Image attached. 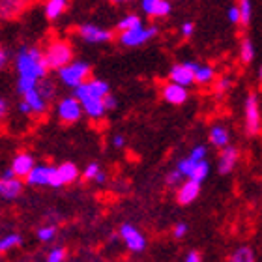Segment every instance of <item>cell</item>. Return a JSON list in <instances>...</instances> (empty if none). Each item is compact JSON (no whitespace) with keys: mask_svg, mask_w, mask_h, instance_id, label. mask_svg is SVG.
<instances>
[{"mask_svg":"<svg viewBox=\"0 0 262 262\" xmlns=\"http://www.w3.org/2000/svg\"><path fill=\"white\" fill-rule=\"evenodd\" d=\"M103 107H105V111H115L116 107H118V99L113 96V94H107L103 98Z\"/></svg>","mask_w":262,"mask_h":262,"instance_id":"obj_37","label":"cell"},{"mask_svg":"<svg viewBox=\"0 0 262 262\" xmlns=\"http://www.w3.org/2000/svg\"><path fill=\"white\" fill-rule=\"evenodd\" d=\"M255 60V43L249 38H244L240 43V62L244 66H249Z\"/></svg>","mask_w":262,"mask_h":262,"instance_id":"obj_24","label":"cell"},{"mask_svg":"<svg viewBox=\"0 0 262 262\" xmlns=\"http://www.w3.org/2000/svg\"><path fill=\"white\" fill-rule=\"evenodd\" d=\"M56 73H58V79H60L64 86L77 88L92 75V68L84 60H71L70 64L62 66L60 70H56Z\"/></svg>","mask_w":262,"mask_h":262,"instance_id":"obj_3","label":"cell"},{"mask_svg":"<svg viewBox=\"0 0 262 262\" xmlns=\"http://www.w3.org/2000/svg\"><path fill=\"white\" fill-rule=\"evenodd\" d=\"M238 11H240V25L242 27H247L251 23L253 17V4L251 0H238Z\"/></svg>","mask_w":262,"mask_h":262,"instance_id":"obj_28","label":"cell"},{"mask_svg":"<svg viewBox=\"0 0 262 262\" xmlns=\"http://www.w3.org/2000/svg\"><path fill=\"white\" fill-rule=\"evenodd\" d=\"M182 180H184V176L180 174V170H178V169H174L172 172H169V174H167V178H165V182H167V186H169V187H176Z\"/></svg>","mask_w":262,"mask_h":262,"instance_id":"obj_35","label":"cell"},{"mask_svg":"<svg viewBox=\"0 0 262 262\" xmlns=\"http://www.w3.org/2000/svg\"><path fill=\"white\" fill-rule=\"evenodd\" d=\"M41 53H43L45 64H47L49 71L60 70L62 66L70 64L73 60V56H75L73 45L68 39H58V38L47 41V45L41 49Z\"/></svg>","mask_w":262,"mask_h":262,"instance_id":"obj_2","label":"cell"},{"mask_svg":"<svg viewBox=\"0 0 262 262\" xmlns=\"http://www.w3.org/2000/svg\"><path fill=\"white\" fill-rule=\"evenodd\" d=\"M184 262H202V257L199 251H189L184 258Z\"/></svg>","mask_w":262,"mask_h":262,"instance_id":"obj_43","label":"cell"},{"mask_svg":"<svg viewBox=\"0 0 262 262\" xmlns=\"http://www.w3.org/2000/svg\"><path fill=\"white\" fill-rule=\"evenodd\" d=\"M118 234H120V238L124 240V244H126V247L129 251L141 253L146 249V238H144V234H142L137 227H133V225L124 223L120 227V230H118Z\"/></svg>","mask_w":262,"mask_h":262,"instance_id":"obj_10","label":"cell"},{"mask_svg":"<svg viewBox=\"0 0 262 262\" xmlns=\"http://www.w3.org/2000/svg\"><path fill=\"white\" fill-rule=\"evenodd\" d=\"M206 156H208V150H206V146H202V144L195 146L191 150V154H189V158H191L193 161H202V159H206Z\"/></svg>","mask_w":262,"mask_h":262,"instance_id":"obj_36","label":"cell"},{"mask_svg":"<svg viewBox=\"0 0 262 262\" xmlns=\"http://www.w3.org/2000/svg\"><path fill=\"white\" fill-rule=\"evenodd\" d=\"M70 0H43V13L47 21H56L68 11Z\"/></svg>","mask_w":262,"mask_h":262,"instance_id":"obj_19","label":"cell"},{"mask_svg":"<svg viewBox=\"0 0 262 262\" xmlns=\"http://www.w3.org/2000/svg\"><path fill=\"white\" fill-rule=\"evenodd\" d=\"M8 64H10V53L4 45H0V71H4Z\"/></svg>","mask_w":262,"mask_h":262,"instance_id":"obj_39","label":"cell"},{"mask_svg":"<svg viewBox=\"0 0 262 262\" xmlns=\"http://www.w3.org/2000/svg\"><path fill=\"white\" fill-rule=\"evenodd\" d=\"M23 193V180L17 176H0V196L4 201H17Z\"/></svg>","mask_w":262,"mask_h":262,"instance_id":"obj_17","label":"cell"},{"mask_svg":"<svg viewBox=\"0 0 262 262\" xmlns=\"http://www.w3.org/2000/svg\"><path fill=\"white\" fill-rule=\"evenodd\" d=\"M187 234V225L186 223H176L174 229H172V236L174 238H184Z\"/></svg>","mask_w":262,"mask_h":262,"instance_id":"obj_41","label":"cell"},{"mask_svg":"<svg viewBox=\"0 0 262 262\" xmlns=\"http://www.w3.org/2000/svg\"><path fill=\"white\" fill-rule=\"evenodd\" d=\"M32 0H0V21H15L27 13Z\"/></svg>","mask_w":262,"mask_h":262,"instance_id":"obj_11","label":"cell"},{"mask_svg":"<svg viewBox=\"0 0 262 262\" xmlns=\"http://www.w3.org/2000/svg\"><path fill=\"white\" fill-rule=\"evenodd\" d=\"M159 32V28L156 25H144L142 23L141 27L131 28L126 32H118V43L122 47H127V49H133V47H141V45L148 43L152 38H156Z\"/></svg>","mask_w":262,"mask_h":262,"instance_id":"obj_4","label":"cell"},{"mask_svg":"<svg viewBox=\"0 0 262 262\" xmlns=\"http://www.w3.org/2000/svg\"><path fill=\"white\" fill-rule=\"evenodd\" d=\"M176 187H178L176 201H178V204H182V206H187V204L195 202L196 199H199V195H201V184L191 180V178H187L186 182L182 180Z\"/></svg>","mask_w":262,"mask_h":262,"instance_id":"obj_14","label":"cell"},{"mask_svg":"<svg viewBox=\"0 0 262 262\" xmlns=\"http://www.w3.org/2000/svg\"><path fill=\"white\" fill-rule=\"evenodd\" d=\"M36 165V159H34L32 154L28 152H19L13 158V161H11V172H13V176H17V178H25V176L32 170V167Z\"/></svg>","mask_w":262,"mask_h":262,"instance_id":"obj_18","label":"cell"},{"mask_svg":"<svg viewBox=\"0 0 262 262\" xmlns=\"http://www.w3.org/2000/svg\"><path fill=\"white\" fill-rule=\"evenodd\" d=\"M215 79V68L208 64H195V71H193V82L206 86L212 84V81Z\"/></svg>","mask_w":262,"mask_h":262,"instance_id":"obj_21","label":"cell"},{"mask_svg":"<svg viewBox=\"0 0 262 262\" xmlns=\"http://www.w3.org/2000/svg\"><path fill=\"white\" fill-rule=\"evenodd\" d=\"M113 4H127V2H133V0H111Z\"/></svg>","mask_w":262,"mask_h":262,"instance_id":"obj_46","label":"cell"},{"mask_svg":"<svg viewBox=\"0 0 262 262\" xmlns=\"http://www.w3.org/2000/svg\"><path fill=\"white\" fill-rule=\"evenodd\" d=\"M229 262H255V253H253L251 247L242 246V247H238L232 255H230Z\"/></svg>","mask_w":262,"mask_h":262,"instance_id":"obj_30","label":"cell"},{"mask_svg":"<svg viewBox=\"0 0 262 262\" xmlns=\"http://www.w3.org/2000/svg\"><path fill=\"white\" fill-rule=\"evenodd\" d=\"M8 111H10V105L6 101L4 98H0V124L6 120V116H8Z\"/></svg>","mask_w":262,"mask_h":262,"instance_id":"obj_42","label":"cell"},{"mask_svg":"<svg viewBox=\"0 0 262 262\" xmlns=\"http://www.w3.org/2000/svg\"><path fill=\"white\" fill-rule=\"evenodd\" d=\"M161 96L170 105H184L189 99V90H187V86H182L178 82L167 81L161 86Z\"/></svg>","mask_w":262,"mask_h":262,"instance_id":"obj_13","label":"cell"},{"mask_svg":"<svg viewBox=\"0 0 262 262\" xmlns=\"http://www.w3.org/2000/svg\"><path fill=\"white\" fill-rule=\"evenodd\" d=\"M23 99L19 103V113L25 116H36V115H43L47 107H49V101L38 92V88L34 86L30 90H27L25 94H21Z\"/></svg>","mask_w":262,"mask_h":262,"instance_id":"obj_7","label":"cell"},{"mask_svg":"<svg viewBox=\"0 0 262 262\" xmlns=\"http://www.w3.org/2000/svg\"><path fill=\"white\" fill-rule=\"evenodd\" d=\"M105 180H107V174H105L103 170H99L98 174H96V178H94V182H96V184H99V186H101V184H105Z\"/></svg>","mask_w":262,"mask_h":262,"instance_id":"obj_45","label":"cell"},{"mask_svg":"<svg viewBox=\"0 0 262 262\" xmlns=\"http://www.w3.org/2000/svg\"><path fill=\"white\" fill-rule=\"evenodd\" d=\"M13 64H15L17 71V92L19 94H25L27 90L34 88L39 79L47 77L49 73L43 53L36 45H23L21 49L17 51Z\"/></svg>","mask_w":262,"mask_h":262,"instance_id":"obj_1","label":"cell"},{"mask_svg":"<svg viewBox=\"0 0 262 262\" xmlns=\"http://www.w3.org/2000/svg\"><path fill=\"white\" fill-rule=\"evenodd\" d=\"M210 142H212L215 148H225L230 142V131L229 127L221 126V124H215V126L210 127Z\"/></svg>","mask_w":262,"mask_h":262,"instance_id":"obj_22","label":"cell"},{"mask_svg":"<svg viewBox=\"0 0 262 262\" xmlns=\"http://www.w3.org/2000/svg\"><path fill=\"white\" fill-rule=\"evenodd\" d=\"M23 244V236L19 232H10V234H6L0 238V255L2 253H8L11 249H15Z\"/></svg>","mask_w":262,"mask_h":262,"instance_id":"obj_23","label":"cell"},{"mask_svg":"<svg viewBox=\"0 0 262 262\" xmlns=\"http://www.w3.org/2000/svg\"><path fill=\"white\" fill-rule=\"evenodd\" d=\"M113 146H115V148H124V146H126V139H124V135H115V137H113Z\"/></svg>","mask_w":262,"mask_h":262,"instance_id":"obj_44","label":"cell"},{"mask_svg":"<svg viewBox=\"0 0 262 262\" xmlns=\"http://www.w3.org/2000/svg\"><path fill=\"white\" fill-rule=\"evenodd\" d=\"M208 174H210V165H208L206 159H202V161H196L195 167L191 169V172H189V176H187V178H191V180L202 184V182L208 178Z\"/></svg>","mask_w":262,"mask_h":262,"instance_id":"obj_26","label":"cell"},{"mask_svg":"<svg viewBox=\"0 0 262 262\" xmlns=\"http://www.w3.org/2000/svg\"><path fill=\"white\" fill-rule=\"evenodd\" d=\"M66 258H68V251L62 246L53 247L49 251V255H47V262H66Z\"/></svg>","mask_w":262,"mask_h":262,"instance_id":"obj_32","label":"cell"},{"mask_svg":"<svg viewBox=\"0 0 262 262\" xmlns=\"http://www.w3.org/2000/svg\"><path fill=\"white\" fill-rule=\"evenodd\" d=\"M227 17L232 25H240V11H238V6H230L229 11H227Z\"/></svg>","mask_w":262,"mask_h":262,"instance_id":"obj_38","label":"cell"},{"mask_svg":"<svg viewBox=\"0 0 262 262\" xmlns=\"http://www.w3.org/2000/svg\"><path fill=\"white\" fill-rule=\"evenodd\" d=\"M240 161V150L234 146L227 144L225 148H221V154H219L217 159V170L221 174H229L234 170V167Z\"/></svg>","mask_w":262,"mask_h":262,"instance_id":"obj_16","label":"cell"},{"mask_svg":"<svg viewBox=\"0 0 262 262\" xmlns=\"http://www.w3.org/2000/svg\"><path fill=\"white\" fill-rule=\"evenodd\" d=\"M56 116L62 124H75L82 118V107L75 96H66L56 103Z\"/></svg>","mask_w":262,"mask_h":262,"instance_id":"obj_9","label":"cell"},{"mask_svg":"<svg viewBox=\"0 0 262 262\" xmlns=\"http://www.w3.org/2000/svg\"><path fill=\"white\" fill-rule=\"evenodd\" d=\"M142 25V19L137 13H127L116 23V32H126V30H131V28H137Z\"/></svg>","mask_w":262,"mask_h":262,"instance_id":"obj_25","label":"cell"},{"mask_svg":"<svg viewBox=\"0 0 262 262\" xmlns=\"http://www.w3.org/2000/svg\"><path fill=\"white\" fill-rule=\"evenodd\" d=\"M195 64L196 62H178L170 68L169 71V81L178 82L182 86H191L195 84L193 82V71H195Z\"/></svg>","mask_w":262,"mask_h":262,"instance_id":"obj_12","label":"cell"},{"mask_svg":"<svg viewBox=\"0 0 262 262\" xmlns=\"http://www.w3.org/2000/svg\"><path fill=\"white\" fill-rule=\"evenodd\" d=\"M142 13L150 19H163L170 13V0H141Z\"/></svg>","mask_w":262,"mask_h":262,"instance_id":"obj_15","label":"cell"},{"mask_svg":"<svg viewBox=\"0 0 262 262\" xmlns=\"http://www.w3.org/2000/svg\"><path fill=\"white\" fill-rule=\"evenodd\" d=\"M77 34L82 41L92 45H101V43H111L115 39V32L109 30V28L98 27L94 23H84L81 27L77 28Z\"/></svg>","mask_w":262,"mask_h":262,"instance_id":"obj_8","label":"cell"},{"mask_svg":"<svg viewBox=\"0 0 262 262\" xmlns=\"http://www.w3.org/2000/svg\"><path fill=\"white\" fill-rule=\"evenodd\" d=\"M195 163H196V161H193V159L187 156V158L180 159V163H178V167H176V169L180 170V174L184 176V178H187V176H189V172H191V169L195 167Z\"/></svg>","mask_w":262,"mask_h":262,"instance_id":"obj_33","label":"cell"},{"mask_svg":"<svg viewBox=\"0 0 262 262\" xmlns=\"http://www.w3.org/2000/svg\"><path fill=\"white\" fill-rule=\"evenodd\" d=\"M36 234H38L39 242H45V244H47V242H53L55 240V236H56V227L55 225H45V227H39Z\"/></svg>","mask_w":262,"mask_h":262,"instance_id":"obj_31","label":"cell"},{"mask_svg":"<svg viewBox=\"0 0 262 262\" xmlns=\"http://www.w3.org/2000/svg\"><path fill=\"white\" fill-rule=\"evenodd\" d=\"M99 170H101V167L92 161V163H88L86 167H84V170H82V178L88 182H94V178H96V174H98Z\"/></svg>","mask_w":262,"mask_h":262,"instance_id":"obj_34","label":"cell"},{"mask_svg":"<svg viewBox=\"0 0 262 262\" xmlns=\"http://www.w3.org/2000/svg\"><path fill=\"white\" fill-rule=\"evenodd\" d=\"M212 82H213V94H215L217 98H223L225 94H229V90L232 88V79H230L229 75L213 79Z\"/></svg>","mask_w":262,"mask_h":262,"instance_id":"obj_29","label":"cell"},{"mask_svg":"<svg viewBox=\"0 0 262 262\" xmlns=\"http://www.w3.org/2000/svg\"><path fill=\"white\" fill-rule=\"evenodd\" d=\"M244 122H246L247 135H260V101L255 92L247 94L244 101Z\"/></svg>","mask_w":262,"mask_h":262,"instance_id":"obj_5","label":"cell"},{"mask_svg":"<svg viewBox=\"0 0 262 262\" xmlns=\"http://www.w3.org/2000/svg\"><path fill=\"white\" fill-rule=\"evenodd\" d=\"M36 88H38V92L43 96L47 101H53L55 99V96H56V84L51 79H47V77H43V79H39L38 81V84H36Z\"/></svg>","mask_w":262,"mask_h":262,"instance_id":"obj_27","label":"cell"},{"mask_svg":"<svg viewBox=\"0 0 262 262\" xmlns=\"http://www.w3.org/2000/svg\"><path fill=\"white\" fill-rule=\"evenodd\" d=\"M56 176H58L60 186H70V184L79 180V167L71 161H64L62 165L56 167Z\"/></svg>","mask_w":262,"mask_h":262,"instance_id":"obj_20","label":"cell"},{"mask_svg":"<svg viewBox=\"0 0 262 262\" xmlns=\"http://www.w3.org/2000/svg\"><path fill=\"white\" fill-rule=\"evenodd\" d=\"M28 186H39V187H62L56 176V167L53 165H34L32 170L25 176Z\"/></svg>","mask_w":262,"mask_h":262,"instance_id":"obj_6","label":"cell"},{"mask_svg":"<svg viewBox=\"0 0 262 262\" xmlns=\"http://www.w3.org/2000/svg\"><path fill=\"white\" fill-rule=\"evenodd\" d=\"M180 32H182V36H184L186 39H187V38H191L193 32H195V25H193L191 21L184 23V25L180 27Z\"/></svg>","mask_w":262,"mask_h":262,"instance_id":"obj_40","label":"cell"}]
</instances>
